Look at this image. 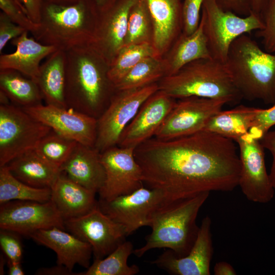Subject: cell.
<instances>
[{"label":"cell","instance_id":"cell-1","mask_svg":"<svg viewBox=\"0 0 275 275\" xmlns=\"http://www.w3.org/2000/svg\"><path fill=\"white\" fill-rule=\"evenodd\" d=\"M234 142L205 130L168 140L153 137L136 147L134 155L143 185L161 192L168 204L236 188L241 165Z\"/></svg>","mask_w":275,"mask_h":275},{"label":"cell","instance_id":"cell-2","mask_svg":"<svg viewBox=\"0 0 275 275\" xmlns=\"http://www.w3.org/2000/svg\"><path fill=\"white\" fill-rule=\"evenodd\" d=\"M109 67L89 45L67 51V107L98 119L116 91L107 76Z\"/></svg>","mask_w":275,"mask_h":275},{"label":"cell","instance_id":"cell-3","mask_svg":"<svg viewBox=\"0 0 275 275\" xmlns=\"http://www.w3.org/2000/svg\"><path fill=\"white\" fill-rule=\"evenodd\" d=\"M210 193L166 204L155 211L150 218V234L146 243L134 249L133 254L142 257L155 249L171 250L177 257L185 256L191 250L197 236L199 227L197 218Z\"/></svg>","mask_w":275,"mask_h":275},{"label":"cell","instance_id":"cell-4","mask_svg":"<svg viewBox=\"0 0 275 275\" xmlns=\"http://www.w3.org/2000/svg\"><path fill=\"white\" fill-rule=\"evenodd\" d=\"M226 64L242 98L275 104V53L244 34L232 43Z\"/></svg>","mask_w":275,"mask_h":275},{"label":"cell","instance_id":"cell-5","mask_svg":"<svg viewBox=\"0 0 275 275\" xmlns=\"http://www.w3.org/2000/svg\"><path fill=\"white\" fill-rule=\"evenodd\" d=\"M99 11L93 0L70 5L44 3L38 30V42L67 51L90 44Z\"/></svg>","mask_w":275,"mask_h":275},{"label":"cell","instance_id":"cell-6","mask_svg":"<svg viewBox=\"0 0 275 275\" xmlns=\"http://www.w3.org/2000/svg\"><path fill=\"white\" fill-rule=\"evenodd\" d=\"M159 90L174 99L196 96L238 103L242 98L226 64L212 58L199 59L166 76L158 83Z\"/></svg>","mask_w":275,"mask_h":275},{"label":"cell","instance_id":"cell-7","mask_svg":"<svg viewBox=\"0 0 275 275\" xmlns=\"http://www.w3.org/2000/svg\"><path fill=\"white\" fill-rule=\"evenodd\" d=\"M200 20L211 57L226 64L230 46L237 38L263 28L261 16L252 11L245 17L223 9L216 0H204Z\"/></svg>","mask_w":275,"mask_h":275},{"label":"cell","instance_id":"cell-8","mask_svg":"<svg viewBox=\"0 0 275 275\" xmlns=\"http://www.w3.org/2000/svg\"><path fill=\"white\" fill-rule=\"evenodd\" d=\"M51 128L23 108L12 103L0 105V167L34 149Z\"/></svg>","mask_w":275,"mask_h":275},{"label":"cell","instance_id":"cell-9","mask_svg":"<svg viewBox=\"0 0 275 275\" xmlns=\"http://www.w3.org/2000/svg\"><path fill=\"white\" fill-rule=\"evenodd\" d=\"M159 90L158 83L128 90L116 91L97 119L95 147L100 152L117 146L125 127L143 103Z\"/></svg>","mask_w":275,"mask_h":275},{"label":"cell","instance_id":"cell-10","mask_svg":"<svg viewBox=\"0 0 275 275\" xmlns=\"http://www.w3.org/2000/svg\"><path fill=\"white\" fill-rule=\"evenodd\" d=\"M239 148L241 170L238 186L251 202L266 204L274 190L266 168L264 148L260 140L248 132L235 141Z\"/></svg>","mask_w":275,"mask_h":275},{"label":"cell","instance_id":"cell-11","mask_svg":"<svg viewBox=\"0 0 275 275\" xmlns=\"http://www.w3.org/2000/svg\"><path fill=\"white\" fill-rule=\"evenodd\" d=\"M226 104L221 100L196 96L179 99L154 137L168 140L202 131Z\"/></svg>","mask_w":275,"mask_h":275},{"label":"cell","instance_id":"cell-12","mask_svg":"<svg viewBox=\"0 0 275 275\" xmlns=\"http://www.w3.org/2000/svg\"><path fill=\"white\" fill-rule=\"evenodd\" d=\"M166 204L164 195L158 190L144 186L133 192L111 200H98L100 209L122 225L129 236L144 226H149L153 213Z\"/></svg>","mask_w":275,"mask_h":275},{"label":"cell","instance_id":"cell-13","mask_svg":"<svg viewBox=\"0 0 275 275\" xmlns=\"http://www.w3.org/2000/svg\"><path fill=\"white\" fill-rule=\"evenodd\" d=\"M68 231L89 243L94 259H102L128 236L125 228L103 213L98 206L79 217L64 221Z\"/></svg>","mask_w":275,"mask_h":275},{"label":"cell","instance_id":"cell-14","mask_svg":"<svg viewBox=\"0 0 275 275\" xmlns=\"http://www.w3.org/2000/svg\"><path fill=\"white\" fill-rule=\"evenodd\" d=\"M54 227L66 230L64 220L51 201H11L1 205L0 229L26 236Z\"/></svg>","mask_w":275,"mask_h":275},{"label":"cell","instance_id":"cell-15","mask_svg":"<svg viewBox=\"0 0 275 275\" xmlns=\"http://www.w3.org/2000/svg\"><path fill=\"white\" fill-rule=\"evenodd\" d=\"M105 172L99 200L109 201L130 194L144 186L142 171L134 155V149L115 146L100 153Z\"/></svg>","mask_w":275,"mask_h":275},{"label":"cell","instance_id":"cell-16","mask_svg":"<svg viewBox=\"0 0 275 275\" xmlns=\"http://www.w3.org/2000/svg\"><path fill=\"white\" fill-rule=\"evenodd\" d=\"M23 108L57 133L81 144L95 146L97 119L70 108L46 104Z\"/></svg>","mask_w":275,"mask_h":275},{"label":"cell","instance_id":"cell-17","mask_svg":"<svg viewBox=\"0 0 275 275\" xmlns=\"http://www.w3.org/2000/svg\"><path fill=\"white\" fill-rule=\"evenodd\" d=\"M212 221L207 215L202 220L196 240L184 257H177L167 249L151 263L173 275H210L213 248Z\"/></svg>","mask_w":275,"mask_h":275},{"label":"cell","instance_id":"cell-18","mask_svg":"<svg viewBox=\"0 0 275 275\" xmlns=\"http://www.w3.org/2000/svg\"><path fill=\"white\" fill-rule=\"evenodd\" d=\"M136 1L117 0L106 10L99 12L89 45L109 66L124 46L129 13Z\"/></svg>","mask_w":275,"mask_h":275},{"label":"cell","instance_id":"cell-19","mask_svg":"<svg viewBox=\"0 0 275 275\" xmlns=\"http://www.w3.org/2000/svg\"><path fill=\"white\" fill-rule=\"evenodd\" d=\"M176 101L158 90L143 103L123 131L117 146L135 149L154 136Z\"/></svg>","mask_w":275,"mask_h":275},{"label":"cell","instance_id":"cell-20","mask_svg":"<svg viewBox=\"0 0 275 275\" xmlns=\"http://www.w3.org/2000/svg\"><path fill=\"white\" fill-rule=\"evenodd\" d=\"M39 244L45 246L57 254V264L73 271L78 264L88 268L93 251L87 242L71 233L57 227L38 230L30 237Z\"/></svg>","mask_w":275,"mask_h":275},{"label":"cell","instance_id":"cell-21","mask_svg":"<svg viewBox=\"0 0 275 275\" xmlns=\"http://www.w3.org/2000/svg\"><path fill=\"white\" fill-rule=\"evenodd\" d=\"M153 26L152 44L163 57L183 32L181 0H145Z\"/></svg>","mask_w":275,"mask_h":275},{"label":"cell","instance_id":"cell-22","mask_svg":"<svg viewBox=\"0 0 275 275\" xmlns=\"http://www.w3.org/2000/svg\"><path fill=\"white\" fill-rule=\"evenodd\" d=\"M60 171L84 187L98 193L105 180L100 152L95 147L78 143Z\"/></svg>","mask_w":275,"mask_h":275},{"label":"cell","instance_id":"cell-23","mask_svg":"<svg viewBox=\"0 0 275 275\" xmlns=\"http://www.w3.org/2000/svg\"><path fill=\"white\" fill-rule=\"evenodd\" d=\"M28 32L25 31L12 40V44L16 47L14 52L1 54L0 70H16L36 81L41 61L58 49L42 44L34 37H29Z\"/></svg>","mask_w":275,"mask_h":275},{"label":"cell","instance_id":"cell-24","mask_svg":"<svg viewBox=\"0 0 275 275\" xmlns=\"http://www.w3.org/2000/svg\"><path fill=\"white\" fill-rule=\"evenodd\" d=\"M51 190L50 200L64 221L82 216L98 205L96 193L73 181L63 172Z\"/></svg>","mask_w":275,"mask_h":275},{"label":"cell","instance_id":"cell-25","mask_svg":"<svg viewBox=\"0 0 275 275\" xmlns=\"http://www.w3.org/2000/svg\"><path fill=\"white\" fill-rule=\"evenodd\" d=\"M6 165L17 179L35 187L51 188L61 173L34 149L15 157Z\"/></svg>","mask_w":275,"mask_h":275},{"label":"cell","instance_id":"cell-26","mask_svg":"<svg viewBox=\"0 0 275 275\" xmlns=\"http://www.w3.org/2000/svg\"><path fill=\"white\" fill-rule=\"evenodd\" d=\"M166 54L163 57L166 66V76L175 74L193 61L212 58L202 21L200 20L198 28L193 33L186 34L182 32Z\"/></svg>","mask_w":275,"mask_h":275},{"label":"cell","instance_id":"cell-27","mask_svg":"<svg viewBox=\"0 0 275 275\" xmlns=\"http://www.w3.org/2000/svg\"><path fill=\"white\" fill-rule=\"evenodd\" d=\"M66 51L58 49L40 66L36 80L46 104L67 107L65 97Z\"/></svg>","mask_w":275,"mask_h":275},{"label":"cell","instance_id":"cell-28","mask_svg":"<svg viewBox=\"0 0 275 275\" xmlns=\"http://www.w3.org/2000/svg\"><path fill=\"white\" fill-rule=\"evenodd\" d=\"M0 91L10 102L22 108L42 104L43 97L34 79L14 70H0Z\"/></svg>","mask_w":275,"mask_h":275},{"label":"cell","instance_id":"cell-29","mask_svg":"<svg viewBox=\"0 0 275 275\" xmlns=\"http://www.w3.org/2000/svg\"><path fill=\"white\" fill-rule=\"evenodd\" d=\"M257 108L240 105L230 110H222L210 119L203 130L216 133L235 142L249 132Z\"/></svg>","mask_w":275,"mask_h":275},{"label":"cell","instance_id":"cell-30","mask_svg":"<svg viewBox=\"0 0 275 275\" xmlns=\"http://www.w3.org/2000/svg\"><path fill=\"white\" fill-rule=\"evenodd\" d=\"M131 241H125L102 259H94L93 263L76 275H135L140 271L136 264L129 265L127 260L133 253Z\"/></svg>","mask_w":275,"mask_h":275},{"label":"cell","instance_id":"cell-31","mask_svg":"<svg viewBox=\"0 0 275 275\" xmlns=\"http://www.w3.org/2000/svg\"><path fill=\"white\" fill-rule=\"evenodd\" d=\"M51 195V188L26 184L14 177L7 165L0 167V205L18 200L46 202Z\"/></svg>","mask_w":275,"mask_h":275},{"label":"cell","instance_id":"cell-32","mask_svg":"<svg viewBox=\"0 0 275 275\" xmlns=\"http://www.w3.org/2000/svg\"><path fill=\"white\" fill-rule=\"evenodd\" d=\"M163 57L146 58L131 68L115 85L116 91L138 89L156 83L166 76Z\"/></svg>","mask_w":275,"mask_h":275},{"label":"cell","instance_id":"cell-33","mask_svg":"<svg viewBox=\"0 0 275 275\" xmlns=\"http://www.w3.org/2000/svg\"><path fill=\"white\" fill-rule=\"evenodd\" d=\"M151 57H160L152 44L123 46L109 67L107 71L109 79L114 86L138 63Z\"/></svg>","mask_w":275,"mask_h":275},{"label":"cell","instance_id":"cell-34","mask_svg":"<svg viewBox=\"0 0 275 275\" xmlns=\"http://www.w3.org/2000/svg\"><path fill=\"white\" fill-rule=\"evenodd\" d=\"M153 26L145 0H137L130 9L124 45L152 44ZM153 45V44H152Z\"/></svg>","mask_w":275,"mask_h":275},{"label":"cell","instance_id":"cell-35","mask_svg":"<svg viewBox=\"0 0 275 275\" xmlns=\"http://www.w3.org/2000/svg\"><path fill=\"white\" fill-rule=\"evenodd\" d=\"M77 143L51 130L41 140L34 150L42 157L60 170Z\"/></svg>","mask_w":275,"mask_h":275},{"label":"cell","instance_id":"cell-36","mask_svg":"<svg viewBox=\"0 0 275 275\" xmlns=\"http://www.w3.org/2000/svg\"><path fill=\"white\" fill-rule=\"evenodd\" d=\"M260 16L263 28L257 31V36L261 38L265 51L275 53V0H266Z\"/></svg>","mask_w":275,"mask_h":275},{"label":"cell","instance_id":"cell-37","mask_svg":"<svg viewBox=\"0 0 275 275\" xmlns=\"http://www.w3.org/2000/svg\"><path fill=\"white\" fill-rule=\"evenodd\" d=\"M0 8L13 22L28 32L33 34L38 30L39 24L29 17L16 0H0Z\"/></svg>","mask_w":275,"mask_h":275},{"label":"cell","instance_id":"cell-38","mask_svg":"<svg viewBox=\"0 0 275 275\" xmlns=\"http://www.w3.org/2000/svg\"><path fill=\"white\" fill-rule=\"evenodd\" d=\"M275 125V104L268 108H257L249 132L260 140Z\"/></svg>","mask_w":275,"mask_h":275},{"label":"cell","instance_id":"cell-39","mask_svg":"<svg viewBox=\"0 0 275 275\" xmlns=\"http://www.w3.org/2000/svg\"><path fill=\"white\" fill-rule=\"evenodd\" d=\"M17 234L11 231L1 229L0 246L8 260L21 262L23 249Z\"/></svg>","mask_w":275,"mask_h":275},{"label":"cell","instance_id":"cell-40","mask_svg":"<svg viewBox=\"0 0 275 275\" xmlns=\"http://www.w3.org/2000/svg\"><path fill=\"white\" fill-rule=\"evenodd\" d=\"M204 0H184L182 6L183 33L190 34L198 28Z\"/></svg>","mask_w":275,"mask_h":275},{"label":"cell","instance_id":"cell-41","mask_svg":"<svg viewBox=\"0 0 275 275\" xmlns=\"http://www.w3.org/2000/svg\"><path fill=\"white\" fill-rule=\"evenodd\" d=\"M26 31L13 22L4 12L0 13V52L9 41L20 36Z\"/></svg>","mask_w":275,"mask_h":275},{"label":"cell","instance_id":"cell-42","mask_svg":"<svg viewBox=\"0 0 275 275\" xmlns=\"http://www.w3.org/2000/svg\"><path fill=\"white\" fill-rule=\"evenodd\" d=\"M224 10L232 12L238 15H248L251 11L249 0H216Z\"/></svg>","mask_w":275,"mask_h":275},{"label":"cell","instance_id":"cell-43","mask_svg":"<svg viewBox=\"0 0 275 275\" xmlns=\"http://www.w3.org/2000/svg\"><path fill=\"white\" fill-rule=\"evenodd\" d=\"M23 11L35 23H39L43 0H16Z\"/></svg>","mask_w":275,"mask_h":275},{"label":"cell","instance_id":"cell-44","mask_svg":"<svg viewBox=\"0 0 275 275\" xmlns=\"http://www.w3.org/2000/svg\"><path fill=\"white\" fill-rule=\"evenodd\" d=\"M260 141L263 148L268 150L272 157L269 175L275 191V129L268 131L262 136Z\"/></svg>","mask_w":275,"mask_h":275},{"label":"cell","instance_id":"cell-45","mask_svg":"<svg viewBox=\"0 0 275 275\" xmlns=\"http://www.w3.org/2000/svg\"><path fill=\"white\" fill-rule=\"evenodd\" d=\"M38 275H75L76 273L70 271L64 266H56L47 268H39L36 272Z\"/></svg>","mask_w":275,"mask_h":275},{"label":"cell","instance_id":"cell-46","mask_svg":"<svg viewBox=\"0 0 275 275\" xmlns=\"http://www.w3.org/2000/svg\"><path fill=\"white\" fill-rule=\"evenodd\" d=\"M215 275H235L236 272L233 267L229 263L221 261L216 263L213 268Z\"/></svg>","mask_w":275,"mask_h":275},{"label":"cell","instance_id":"cell-47","mask_svg":"<svg viewBox=\"0 0 275 275\" xmlns=\"http://www.w3.org/2000/svg\"><path fill=\"white\" fill-rule=\"evenodd\" d=\"M7 264L8 267V274L9 275L24 274L20 262L11 261L7 260Z\"/></svg>","mask_w":275,"mask_h":275},{"label":"cell","instance_id":"cell-48","mask_svg":"<svg viewBox=\"0 0 275 275\" xmlns=\"http://www.w3.org/2000/svg\"><path fill=\"white\" fill-rule=\"evenodd\" d=\"M266 0H249L251 11L260 15Z\"/></svg>","mask_w":275,"mask_h":275},{"label":"cell","instance_id":"cell-49","mask_svg":"<svg viewBox=\"0 0 275 275\" xmlns=\"http://www.w3.org/2000/svg\"><path fill=\"white\" fill-rule=\"evenodd\" d=\"M99 12H102L112 5L117 0H93Z\"/></svg>","mask_w":275,"mask_h":275},{"label":"cell","instance_id":"cell-50","mask_svg":"<svg viewBox=\"0 0 275 275\" xmlns=\"http://www.w3.org/2000/svg\"><path fill=\"white\" fill-rule=\"evenodd\" d=\"M80 0H43L44 3L59 5H70L74 4Z\"/></svg>","mask_w":275,"mask_h":275},{"label":"cell","instance_id":"cell-51","mask_svg":"<svg viewBox=\"0 0 275 275\" xmlns=\"http://www.w3.org/2000/svg\"><path fill=\"white\" fill-rule=\"evenodd\" d=\"M0 260V274H4V266L7 262V260L4 257V256L1 255Z\"/></svg>","mask_w":275,"mask_h":275}]
</instances>
